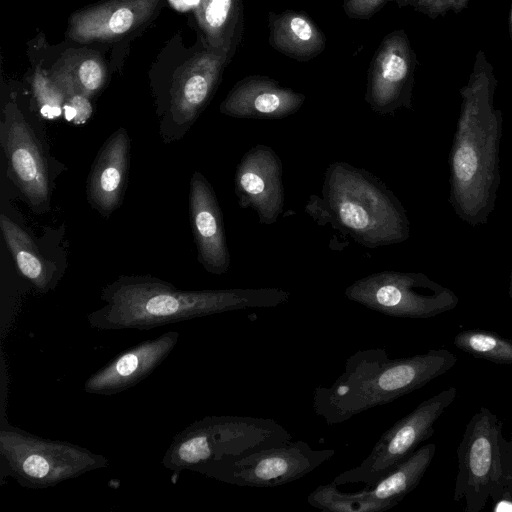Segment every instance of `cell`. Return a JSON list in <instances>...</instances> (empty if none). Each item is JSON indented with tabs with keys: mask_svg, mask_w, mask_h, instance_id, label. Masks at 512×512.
I'll list each match as a JSON object with an SVG mask.
<instances>
[{
	"mask_svg": "<svg viewBox=\"0 0 512 512\" xmlns=\"http://www.w3.org/2000/svg\"><path fill=\"white\" fill-rule=\"evenodd\" d=\"M456 363V356L444 348L396 359L385 349L360 350L347 358L330 386L314 389L312 408L327 425L341 424L425 386Z\"/></svg>",
	"mask_w": 512,
	"mask_h": 512,
	"instance_id": "3957f363",
	"label": "cell"
},
{
	"mask_svg": "<svg viewBox=\"0 0 512 512\" xmlns=\"http://www.w3.org/2000/svg\"><path fill=\"white\" fill-rule=\"evenodd\" d=\"M344 294L370 310L398 318L428 319L459 304L451 289L420 272L372 273L351 283Z\"/></svg>",
	"mask_w": 512,
	"mask_h": 512,
	"instance_id": "ba28073f",
	"label": "cell"
},
{
	"mask_svg": "<svg viewBox=\"0 0 512 512\" xmlns=\"http://www.w3.org/2000/svg\"><path fill=\"white\" fill-rule=\"evenodd\" d=\"M269 44L281 54L299 62L319 56L326 47V37L304 12L286 10L268 14Z\"/></svg>",
	"mask_w": 512,
	"mask_h": 512,
	"instance_id": "d6986e66",
	"label": "cell"
},
{
	"mask_svg": "<svg viewBox=\"0 0 512 512\" xmlns=\"http://www.w3.org/2000/svg\"><path fill=\"white\" fill-rule=\"evenodd\" d=\"M200 20L213 51L232 56L243 33L241 0H202Z\"/></svg>",
	"mask_w": 512,
	"mask_h": 512,
	"instance_id": "603a6c76",
	"label": "cell"
},
{
	"mask_svg": "<svg viewBox=\"0 0 512 512\" xmlns=\"http://www.w3.org/2000/svg\"><path fill=\"white\" fill-rule=\"evenodd\" d=\"M306 96L275 79L253 75L238 81L220 104L222 114L240 119L275 120L298 112Z\"/></svg>",
	"mask_w": 512,
	"mask_h": 512,
	"instance_id": "e0dca14e",
	"label": "cell"
},
{
	"mask_svg": "<svg viewBox=\"0 0 512 512\" xmlns=\"http://www.w3.org/2000/svg\"><path fill=\"white\" fill-rule=\"evenodd\" d=\"M416 54L404 30L384 37L368 71L365 101L379 115L412 108Z\"/></svg>",
	"mask_w": 512,
	"mask_h": 512,
	"instance_id": "7c38bea8",
	"label": "cell"
},
{
	"mask_svg": "<svg viewBox=\"0 0 512 512\" xmlns=\"http://www.w3.org/2000/svg\"><path fill=\"white\" fill-rule=\"evenodd\" d=\"M502 470L505 481L506 496L512 502V434L509 440L503 436L500 441Z\"/></svg>",
	"mask_w": 512,
	"mask_h": 512,
	"instance_id": "f546056e",
	"label": "cell"
},
{
	"mask_svg": "<svg viewBox=\"0 0 512 512\" xmlns=\"http://www.w3.org/2000/svg\"><path fill=\"white\" fill-rule=\"evenodd\" d=\"M509 37L512 42V4L509 12Z\"/></svg>",
	"mask_w": 512,
	"mask_h": 512,
	"instance_id": "1f68e13d",
	"label": "cell"
},
{
	"mask_svg": "<svg viewBox=\"0 0 512 512\" xmlns=\"http://www.w3.org/2000/svg\"><path fill=\"white\" fill-rule=\"evenodd\" d=\"M292 441V435L271 418L206 416L179 432L167 448L162 464L180 473H200L215 462Z\"/></svg>",
	"mask_w": 512,
	"mask_h": 512,
	"instance_id": "5b68a950",
	"label": "cell"
},
{
	"mask_svg": "<svg viewBox=\"0 0 512 512\" xmlns=\"http://www.w3.org/2000/svg\"><path fill=\"white\" fill-rule=\"evenodd\" d=\"M290 297L274 287L182 290L151 275H122L102 288L104 305L87 321L101 330H148L235 310L273 308Z\"/></svg>",
	"mask_w": 512,
	"mask_h": 512,
	"instance_id": "7a4b0ae2",
	"label": "cell"
},
{
	"mask_svg": "<svg viewBox=\"0 0 512 512\" xmlns=\"http://www.w3.org/2000/svg\"><path fill=\"white\" fill-rule=\"evenodd\" d=\"M3 239L20 273L34 288L46 293L55 284V268L43 256L32 237L5 214L0 215Z\"/></svg>",
	"mask_w": 512,
	"mask_h": 512,
	"instance_id": "44dd1931",
	"label": "cell"
},
{
	"mask_svg": "<svg viewBox=\"0 0 512 512\" xmlns=\"http://www.w3.org/2000/svg\"><path fill=\"white\" fill-rule=\"evenodd\" d=\"M131 141L125 128L114 131L98 151L87 179L90 206L109 217L122 204L130 167Z\"/></svg>",
	"mask_w": 512,
	"mask_h": 512,
	"instance_id": "ac0fdd59",
	"label": "cell"
},
{
	"mask_svg": "<svg viewBox=\"0 0 512 512\" xmlns=\"http://www.w3.org/2000/svg\"><path fill=\"white\" fill-rule=\"evenodd\" d=\"M509 296L512 301V267L510 271V280H509Z\"/></svg>",
	"mask_w": 512,
	"mask_h": 512,
	"instance_id": "d6a6232c",
	"label": "cell"
},
{
	"mask_svg": "<svg viewBox=\"0 0 512 512\" xmlns=\"http://www.w3.org/2000/svg\"><path fill=\"white\" fill-rule=\"evenodd\" d=\"M494 68L478 50L467 83L449 153V197L455 214L472 227L488 223L500 186L502 111L494 106Z\"/></svg>",
	"mask_w": 512,
	"mask_h": 512,
	"instance_id": "6da1fadb",
	"label": "cell"
},
{
	"mask_svg": "<svg viewBox=\"0 0 512 512\" xmlns=\"http://www.w3.org/2000/svg\"><path fill=\"white\" fill-rule=\"evenodd\" d=\"M228 58L216 51L200 57L170 89L159 109V134L165 144L182 139L213 96Z\"/></svg>",
	"mask_w": 512,
	"mask_h": 512,
	"instance_id": "4fadbf2b",
	"label": "cell"
},
{
	"mask_svg": "<svg viewBox=\"0 0 512 512\" xmlns=\"http://www.w3.org/2000/svg\"><path fill=\"white\" fill-rule=\"evenodd\" d=\"M503 423L490 409L480 407L464 429L457 448L458 472L453 499L464 501V512H480L491 498L506 496L500 441Z\"/></svg>",
	"mask_w": 512,
	"mask_h": 512,
	"instance_id": "52a82bcc",
	"label": "cell"
},
{
	"mask_svg": "<svg viewBox=\"0 0 512 512\" xmlns=\"http://www.w3.org/2000/svg\"><path fill=\"white\" fill-rule=\"evenodd\" d=\"M387 0H344L343 9L349 18L368 19L377 13Z\"/></svg>",
	"mask_w": 512,
	"mask_h": 512,
	"instance_id": "f1b7e54d",
	"label": "cell"
},
{
	"mask_svg": "<svg viewBox=\"0 0 512 512\" xmlns=\"http://www.w3.org/2000/svg\"><path fill=\"white\" fill-rule=\"evenodd\" d=\"M307 501L325 512H385L393 508L388 503L368 499L361 490L343 492L334 482L317 486L309 493Z\"/></svg>",
	"mask_w": 512,
	"mask_h": 512,
	"instance_id": "cb8c5ba5",
	"label": "cell"
},
{
	"mask_svg": "<svg viewBox=\"0 0 512 512\" xmlns=\"http://www.w3.org/2000/svg\"><path fill=\"white\" fill-rule=\"evenodd\" d=\"M151 4V0H121L91 9L75 19L72 35L79 40L122 35L144 19Z\"/></svg>",
	"mask_w": 512,
	"mask_h": 512,
	"instance_id": "ffe728a7",
	"label": "cell"
},
{
	"mask_svg": "<svg viewBox=\"0 0 512 512\" xmlns=\"http://www.w3.org/2000/svg\"><path fill=\"white\" fill-rule=\"evenodd\" d=\"M471 0H398L400 5L411 6L430 19L445 16L448 12L459 13Z\"/></svg>",
	"mask_w": 512,
	"mask_h": 512,
	"instance_id": "4316f807",
	"label": "cell"
},
{
	"mask_svg": "<svg viewBox=\"0 0 512 512\" xmlns=\"http://www.w3.org/2000/svg\"><path fill=\"white\" fill-rule=\"evenodd\" d=\"M0 143L9 175L32 211H49L53 188L46 150L34 128L13 105L3 109Z\"/></svg>",
	"mask_w": 512,
	"mask_h": 512,
	"instance_id": "8fae6325",
	"label": "cell"
},
{
	"mask_svg": "<svg viewBox=\"0 0 512 512\" xmlns=\"http://www.w3.org/2000/svg\"><path fill=\"white\" fill-rule=\"evenodd\" d=\"M189 217L198 262L211 274L227 273L231 257L223 213L212 185L199 171L190 179Z\"/></svg>",
	"mask_w": 512,
	"mask_h": 512,
	"instance_id": "9a60e30c",
	"label": "cell"
},
{
	"mask_svg": "<svg viewBox=\"0 0 512 512\" xmlns=\"http://www.w3.org/2000/svg\"><path fill=\"white\" fill-rule=\"evenodd\" d=\"M78 85L88 97L96 93L104 83V68L95 59L84 60L77 72Z\"/></svg>",
	"mask_w": 512,
	"mask_h": 512,
	"instance_id": "83f0119b",
	"label": "cell"
},
{
	"mask_svg": "<svg viewBox=\"0 0 512 512\" xmlns=\"http://www.w3.org/2000/svg\"><path fill=\"white\" fill-rule=\"evenodd\" d=\"M234 191L238 205L252 209L261 224L277 222L285 203L283 165L270 146L257 144L243 154L235 171Z\"/></svg>",
	"mask_w": 512,
	"mask_h": 512,
	"instance_id": "5bb4252c",
	"label": "cell"
},
{
	"mask_svg": "<svg viewBox=\"0 0 512 512\" xmlns=\"http://www.w3.org/2000/svg\"><path fill=\"white\" fill-rule=\"evenodd\" d=\"M457 393V388L451 386L422 401L380 436L358 466L340 473L332 482L338 486L363 483L368 487L383 478L434 434L436 421L454 402Z\"/></svg>",
	"mask_w": 512,
	"mask_h": 512,
	"instance_id": "30bf717a",
	"label": "cell"
},
{
	"mask_svg": "<svg viewBox=\"0 0 512 512\" xmlns=\"http://www.w3.org/2000/svg\"><path fill=\"white\" fill-rule=\"evenodd\" d=\"M455 347L479 359L512 364V340L483 329H467L453 339Z\"/></svg>",
	"mask_w": 512,
	"mask_h": 512,
	"instance_id": "d4e9b609",
	"label": "cell"
},
{
	"mask_svg": "<svg viewBox=\"0 0 512 512\" xmlns=\"http://www.w3.org/2000/svg\"><path fill=\"white\" fill-rule=\"evenodd\" d=\"M178 339L179 332L167 331L119 353L85 381L84 391L114 395L137 385L168 357Z\"/></svg>",
	"mask_w": 512,
	"mask_h": 512,
	"instance_id": "2e32d148",
	"label": "cell"
},
{
	"mask_svg": "<svg viewBox=\"0 0 512 512\" xmlns=\"http://www.w3.org/2000/svg\"><path fill=\"white\" fill-rule=\"evenodd\" d=\"M0 454L8 474L31 489L53 487L108 465V459L87 448L35 436L5 422L0 425Z\"/></svg>",
	"mask_w": 512,
	"mask_h": 512,
	"instance_id": "8992f818",
	"label": "cell"
},
{
	"mask_svg": "<svg viewBox=\"0 0 512 512\" xmlns=\"http://www.w3.org/2000/svg\"><path fill=\"white\" fill-rule=\"evenodd\" d=\"M334 455V449L297 440L215 462L200 473L232 485L274 488L301 479Z\"/></svg>",
	"mask_w": 512,
	"mask_h": 512,
	"instance_id": "9c48e42d",
	"label": "cell"
},
{
	"mask_svg": "<svg viewBox=\"0 0 512 512\" xmlns=\"http://www.w3.org/2000/svg\"><path fill=\"white\" fill-rule=\"evenodd\" d=\"M35 94L43 118L53 120L63 115L65 96L61 88L40 79L35 84Z\"/></svg>",
	"mask_w": 512,
	"mask_h": 512,
	"instance_id": "484cf974",
	"label": "cell"
},
{
	"mask_svg": "<svg viewBox=\"0 0 512 512\" xmlns=\"http://www.w3.org/2000/svg\"><path fill=\"white\" fill-rule=\"evenodd\" d=\"M175 7L178 9H188L194 6L198 0H171Z\"/></svg>",
	"mask_w": 512,
	"mask_h": 512,
	"instance_id": "4dcf8cb0",
	"label": "cell"
},
{
	"mask_svg": "<svg viewBox=\"0 0 512 512\" xmlns=\"http://www.w3.org/2000/svg\"><path fill=\"white\" fill-rule=\"evenodd\" d=\"M436 452L434 443L417 448L407 459L398 464L374 484L364 487L362 494L370 500L384 502L392 507L420 483Z\"/></svg>",
	"mask_w": 512,
	"mask_h": 512,
	"instance_id": "7402d4cb",
	"label": "cell"
},
{
	"mask_svg": "<svg viewBox=\"0 0 512 512\" xmlns=\"http://www.w3.org/2000/svg\"><path fill=\"white\" fill-rule=\"evenodd\" d=\"M321 193V197L311 195L306 212L361 246L399 244L410 237V222L401 201L380 178L363 168L331 162Z\"/></svg>",
	"mask_w": 512,
	"mask_h": 512,
	"instance_id": "277c9868",
	"label": "cell"
}]
</instances>
